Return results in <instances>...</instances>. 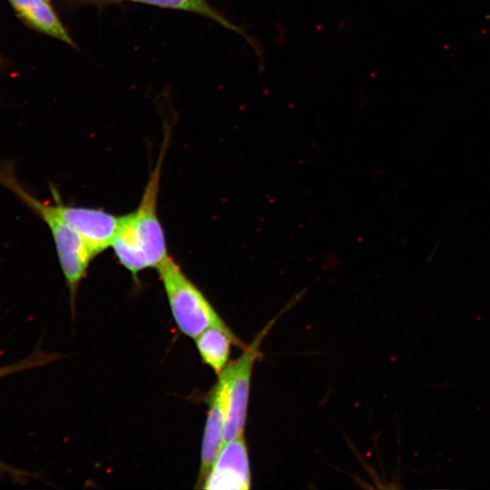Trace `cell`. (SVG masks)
<instances>
[{"mask_svg": "<svg viewBox=\"0 0 490 490\" xmlns=\"http://www.w3.org/2000/svg\"><path fill=\"white\" fill-rule=\"evenodd\" d=\"M165 151V147L162 149L139 205L133 211L121 216L112 244L119 263L134 278L144 270H157L170 256L157 211Z\"/></svg>", "mask_w": 490, "mask_h": 490, "instance_id": "1", "label": "cell"}, {"mask_svg": "<svg viewBox=\"0 0 490 490\" xmlns=\"http://www.w3.org/2000/svg\"><path fill=\"white\" fill-rule=\"evenodd\" d=\"M0 183L15 194L47 225L70 294L72 310L78 288L95 258L82 237L64 220L55 203L40 201L17 181L10 165L0 168Z\"/></svg>", "mask_w": 490, "mask_h": 490, "instance_id": "2", "label": "cell"}, {"mask_svg": "<svg viewBox=\"0 0 490 490\" xmlns=\"http://www.w3.org/2000/svg\"><path fill=\"white\" fill-rule=\"evenodd\" d=\"M157 270L181 332L195 338L208 328H228L208 299L171 256Z\"/></svg>", "mask_w": 490, "mask_h": 490, "instance_id": "3", "label": "cell"}, {"mask_svg": "<svg viewBox=\"0 0 490 490\" xmlns=\"http://www.w3.org/2000/svg\"><path fill=\"white\" fill-rule=\"evenodd\" d=\"M270 323L252 342L243 348L241 355L220 373L225 392L224 444L244 434L250 380L260 344L270 329Z\"/></svg>", "mask_w": 490, "mask_h": 490, "instance_id": "4", "label": "cell"}, {"mask_svg": "<svg viewBox=\"0 0 490 490\" xmlns=\"http://www.w3.org/2000/svg\"><path fill=\"white\" fill-rule=\"evenodd\" d=\"M52 195L62 217L82 237L95 257L112 247L121 216L103 209L67 205L54 187Z\"/></svg>", "mask_w": 490, "mask_h": 490, "instance_id": "5", "label": "cell"}, {"mask_svg": "<svg viewBox=\"0 0 490 490\" xmlns=\"http://www.w3.org/2000/svg\"><path fill=\"white\" fill-rule=\"evenodd\" d=\"M251 476L244 434L221 447L201 488L247 490Z\"/></svg>", "mask_w": 490, "mask_h": 490, "instance_id": "6", "label": "cell"}, {"mask_svg": "<svg viewBox=\"0 0 490 490\" xmlns=\"http://www.w3.org/2000/svg\"><path fill=\"white\" fill-rule=\"evenodd\" d=\"M225 392L220 377L208 397V413L203 431L197 487L201 488L211 465L224 445Z\"/></svg>", "mask_w": 490, "mask_h": 490, "instance_id": "7", "label": "cell"}, {"mask_svg": "<svg viewBox=\"0 0 490 490\" xmlns=\"http://www.w3.org/2000/svg\"><path fill=\"white\" fill-rule=\"evenodd\" d=\"M194 339L201 360L217 375H220L228 364L231 345L242 349L246 348L229 327L208 328Z\"/></svg>", "mask_w": 490, "mask_h": 490, "instance_id": "8", "label": "cell"}, {"mask_svg": "<svg viewBox=\"0 0 490 490\" xmlns=\"http://www.w3.org/2000/svg\"><path fill=\"white\" fill-rule=\"evenodd\" d=\"M19 16L38 31L74 44L48 0H8Z\"/></svg>", "mask_w": 490, "mask_h": 490, "instance_id": "9", "label": "cell"}, {"mask_svg": "<svg viewBox=\"0 0 490 490\" xmlns=\"http://www.w3.org/2000/svg\"><path fill=\"white\" fill-rule=\"evenodd\" d=\"M137 3H142L152 5H156L160 7L179 9L196 13L198 15L209 17L215 22L219 23L222 26L233 30L236 33L240 34L246 41L252 46L255 53L258 54L260 60L261 69L263 68L262 63V50L259 44L252 40L241 28L236 26L222 15H220L217 11H215L207 2V0H131Z\"/></svg>", "mask_w": 490, "mask_h": 490, "instance_id": "10", "label": "cell"}, {"mask_svg": "<svg viewBox=\"0 0 490 490\" xmlns=\"http://www.w3.org/2000/svg\"><path fill=\"white\" fill-rule=\"evenodd\" d=\"M55 358L54 355L44 354L42 351L34 352L29 358L6 367L0 368V377L11 373L19 372L27 368L44 365Z\"/></svg>", "mask_w": 490, "mask_h": 490, "instance_id": "11", "label": "cell"}, {"mask_svg": "<svg viewBox=\"0 0 490 490\" xmlns=\"http://www.w3.org/2000/svg\"><path fill=\"white\" fill-rule=\"evenodd\" d=\"M0 471L9 473L11 474L12 476H15L17 478L24 475V473L13 469L1 462H0Z\"/></svg>", "mask_w": 490, "mask_h": 490, "instance_id": "12", "label": "cell"}]
</instances>
